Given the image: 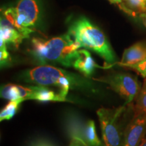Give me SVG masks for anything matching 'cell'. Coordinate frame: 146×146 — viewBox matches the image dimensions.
<instances>
[{
  "mask_svg": "<svg viewBox=\"0 0 146 146\" xmlns=\"http://www.w3.org/2000/svg\"><path fill=\"white\" fill-rule=\"evenodd\" d=\"M85 76L69 72L50 65H39L23 72L21 78L29 83L43 86H56L59 94L65 99L70 89H87L93 90L92 83Z\"/></svg>",
  "mask_w": 146,
  "mask_h": 146,
  "instance_id": "1",
  "label": "cell"
},
{
  "mask_svg": "<svg viewBox=\"0 0 146 146\" xmlns=\"http://www.w3.org/2000/svg\"><path fill=\"white\" fill-rule=\"evenodd\" d=\"M31 43L30 53L40 65L52 62L66 67L72 66L76 52L80 48L68 33L47 39L33 38Z\"/></svg>",
  "mask_w": 146,
  "mask_h": 146,
  "instance_id": "2",
  "label": "cell"
},
{
  "mask_svg": "<svg viewBox=\"0 0 146 146\" xmlns=\"http://www.w3.org/2000/svg\"><path fill=\"white\" fill-rule=\"evenodd\" d=\"M68 33L80 48L94 51L104 60L106 68L116 64L117 58L106 36L100 29L82 16L72 22Z\"/></svg>",
  "mask_w": 146,
  "mask_h": 146,
  "instance_id": "3",
  "label": "cell"
},
{
  "mask_svg": "<svg viewBox=\"0 0 146 146\" xmlns=\"http://www.w3.org/2000/svg\"><path fill=\"white\" fill-rule=\"evenodd\" d=\"M3 15L27 38L35 31L41 16L39 0H18L15 6L7 8Z\"/></svg>",
  "mask_w": 146,
  "mask_h": 146,
  "instance_id": "4",
  "label": "cell"
},
{
  "mask_svg": "<svg viewBox=\"0 0 146 146\" xmlns=\"http://www.w3.org/2000/svg\"><path fill=\"white\" fill-rule=\"evenodd\" d=\"M125 106L114 109L100 108L97 111L102 130L104 146H122L124 131L120 125V118Z\"/></svg>",
  "mask_w": 146,
  "mask_h": 146,
  "instance_id": "5",
  "label": "cell"
},
{
  "mask_svg": "<svg viewBox=\"0 0 146 146\" xmlns=\"http://www.w3.org/2000/svg\"><path fill=\"white\" fill-rule=\"evenodd\" d=\"M94 80L108 85L110 88L125 100V105L136 100L141 90L137 78L127 72L113 73Z\"/></svg>",
  "mask_w": 146,
  "mask_h": 146,
  "instance_id": "6",
  "label": "cell"
},
{
  "mask_svg": "<svg viewBox=\"0 0 146 146\" xmlns=\"http://www.w3.org/2000/svg\"><path fill=\"white\" fill-rule=\"evenodd\" d=\"M146 136V114L134 115L124 130L122 146H139Z\"/></svg>",
  "mask_w": 146,
  "mask_h": 146,
  "instance_id": "7",
  "label": "cell"
},
{
  "mask_svg": "<svg viewBox=\"0 0 146 146\" xmlns=\"http://www.w3.org/2000/svg\"><path fill=\"white\" fill-rule=\"evenodd\" d=\"M27 37L21 33L3 15L1 16L0 23V42L12 44L18 47Z\"/></svg>",
  "mask_w": 146,
  "mask_h": 146,
  "instance_id": "8",
  "label": "cell"
},
{
  "mask_svg": "<svg viewBox=\"0 0 146 146\" xmlns=\"http://www.w3.org/2000/svg\"><path fill=\"white\" fill-rule=\"evenodd\" d=\"M72 67L79 71L85 77L89 78L94 74L96 68H105L97 64L89 51L85 49L77 50L76 56L72 64Z\"/></svg>",
  "mask_w": 146,
  "mask_h": 146,
  "instance_id": "9",
  "label": "cell"
},
{
  "mask_svg": "<svg viewBox=\"0 0 146 146\" xmlns=\"http://www.w3.org/2000/svg\"><path fill=\"white\" fill-rule=\"evenodd\" d=\"M146 59V41H139L126 49L123 58L116 64L122 67L139 63Z\"/></svg>",
  "mask_w": 146,
  "mask_h": 146,
  "instance_id": "10",
  "label": "cell"
},
{
  "mask_svg": "<svg viewBox=\"0 0 146 146\" xmlns=\"http://www.w3.org/2000/svg\"><path fill=\"white\" fill-rule=\"evenodd\" d=\"M85 123L86 122L74 112H69L65 116L64 126L68 137L71 140L76 139L81 142L83 146H87L83 139Z\"/></svg>",
  "mask_w": 146,
  "mask_h": 146,
  "instance_id": "11",
  "label": "cell"
},
{
  "mask_svg": "<svg viewBox=\"0 0 146 146\" xmlns=\"http://www.w3.org/2000/svg\"><path fill=\"white\" fill-rule=\"evenodd\" d=\"M30 100H37L39 102H67L61 96L59 93L56 94L55 91L50 89L47 86L35 85L32 86V92L30 96Z\"/></svg>",
  "mask_w": 146,
  "mask_h": 146,
  "instance_id": "12",
  "label": "cell"
},
{
  "mask_svg": "<svg viewBox=\"0 0 146 146\" xmlns=\"http://www.w3.org/2000/svg\"><path fill=\"white\" fill-rule=\"evenodd\" d=\"M146 0H120L117 3L122 11L133 17H139L143 12Z\"/></svg>",
  "mask_w": 146,
  "mask_h": 146,
  "instance_id": "13",
  "label": "cell"
},
{
  "mask_svg": "<svg viewBox=\"0 0 146 146\" xmlns=\"http://www.w3.org/2000/svg\"><path fill=\"white\" fill-rule=\"evenodd\" d=\"M83 139L87 146H104V143L98 138L96 125L93 120L86 122L84 128Z\"/></svg>",
  "mask_w": 146,
  "mask_h": 146,
  "instance_id": "14",
  "label": "cell"
},
{
  "mask_svg": "<svg viewBox=\"0 0 146 146\" xmlns=\"http://www.w3.org/2000/svg\"><path fill=\"white\" fill-rule=\"evenodd\" d=\"M134 112V115L146 114V78L144 80L143 86L136 98Z\"/></svg>",
  "mask_w": 146,
  "mask_h": 146,
  "instance_id": "15",
  "label": "cell"
},
{
  "mask_svg": "<svg viewBox=\"0 0 146 146\" xmlns=\"http://www.w3.org/2000/svg\"><path fill=\"white\" fill-rule=\"evenodd\" d=\"M1 97L9 101H18L21 102L19 92L16 85L7 84L1 88Z\"/></svg>",
  "mask_w": 146,
  "mask_h": 146,
  "instance_id": "16",
  "label": "cell"
},
{
  "mask_svg": "<svg viewBox=\"0 0 146 146\" xmlns=\"http://www.w3.org/2000/svg\"><path fill=\"white\" fill-rule=\"evenodd\" d=\"M21 102L18 101H10L0 113V120H10L12 118L18 110V108Z\"/></svg>",
  "mask_w": 146,
  "mask_h": 146,
  "instance_id": "17",
  "label": "cell"
},
{
  "mask_svg": "<svg viewBox=\"0 0 146 146\" xmlns=\"http://www.w3.org/2000/svg\"><path fill=\"white\" fill-rule=\"evenodd\" d=\"M0 61L1 67L8 65L11 61L10 54L7 49V44L2 42H0Z\"/></svg>",
  "mask_w": 146,
  "mask_h": 146,
  "instance_id": "18",
  "label": "cell"
},
{
  "mask_svg": "<svg viewBox=\"0 0 146 146\" xmlns=\"http://www.w3.org/2000/svg\"><path fill=\"white\" fill-rule=\"evenodd\" d=\"M126 68L134 70L135 71H136L138 74H139L142 77L144 78H146V59L139 63L128 66Z\"/></svg>",
  "mask_w": 146,
  "mask_h": 146,
  "instance_id": "19",
  "label": "cell"
},
{
  "mask_svg": "<svg viewBox=\"0 0 146 146\" xmlns=\"http://www.w3.org/2000/svg\"><path fill=\"white\" fill-rule=\"evenodd\" d=\"M29 146H56L52 142L44 139H39L31 142Z\"/></svg>",
  "mask_w": 146,
  "mask_h": 146,
  "instance_id": "20",
  "label": "cell"
},
{
  "mask_svg": "<svg viewBox=\"0 0 146 146\" xmlns=\"http://www.w3.org/2000/svg\"><path fill=\"white\" fill-rule=\"evenodd\" d=\"M139 18L141 19V21L143 23V25L146 27V4H145V9H144L143 12L139 16Z\"/></svg>",
  "mask_w": 146,
  "mask_h": 146,
  "instance_id": "21",
  "label": "cell"
},
{
  "mask_svg": "<svg viewBox=\"0 0 146 146\" xmlns=\"http://www.w3.org/2000/svg\"><path fill=\"white\" fill-rule=\"evenodd\" d=\"M68 146H83V145H82L81 142L77 141V140L72 139Z\"/></svg>",
  "mask_w": 146,
  "mask_h": 146,
  "instance_id": "22",
  "label": "cell"
},
{
  "mask_svg": "<svg viewBox=\"0 0 146 146\" xmlns=\"http://www.w3.org/2000/svg\"><path fill=\"white\" fill-rule=\"evenodd\" d=\"M139 146H146V136H145V137L143 139V140L142 141V142L140 143V145Z\"/></svg>",
  "mask_w": 146,
  "mask_h": 146,
  "instance_id": "23",
  "label": "cell"
},
{
  "mask_svg": "<svg viewBox=\"0 0 146 146\" xmlns=\"http://www.w3.org/2000/svg\"><path fill=\"white\" fill-rule=\"evenodd\" d=\"M112 3H115V4H117V3L119 2L120 0H109Z\"/></svg>",
  "mask_w": 146,
  "mask_h": 146,
  "instance_id": "24",
  "label": "cell"
}]
</instances>
